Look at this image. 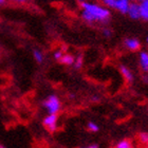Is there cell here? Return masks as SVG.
<instances>
[{
    "instance_id": "1",
    "label": "cell",
    "mask_w": 148,
    "mask_h": 148,
    "mask_svg": "<svg viewBox=\"0 0 148 148\" xmlns=\"http://www.w3.org/2000/svg\"><path fill=\"white\" fill-rule=\"evenodd\" d=\"M82 5L80 16L84 21L88 23L94 22H107L110 18V11L104 6L86 1Z\"/></svg>"
},
{
    "instance_id": "2",
    "label": "cell",
    "mask_w": 148,
    "mask_h": 148,
    "mask_svg": "<svg viewBox=\"0 0 148 148\" xmlns=\"http://www.w3.org/2000/svg\"><path fill=\"white\" fill-rule=\"evenodd\" d=\"M43 108L46 109L48 113H55L57 114L62 109V103L60 99H58V96L55 94L48 96L45 101L42 102Z\"/></svg>"
},
{
    "instance_id": "3",
    "label": "cell",
    "mask_w": 148,
    "mask_h": 148,
    "mask_svg": "<svg viewBox=\"0 0 148 148\" xmlns=\"http://www.w3.org/2000/svg\"><path fill=\"white\" fill-rule=\"evenodd\" d=\"M57 123H58V116L55 113H48V115L43 117L42 125L49 132L53 133L57 130Z\"/></svg>"
},
{
    "instance_id": "4",
    "label": "cell",
    "mask_w": 148,
    "mask_h": 148,
    "mask_svg": "<svg viewBox=\"0 0 148 148\" xmlns=\"http://www.w3.org/2000/svg\"><path fill=\"white\" fill-rule=\"evenodd\" d=\"M127 14L129 15L131 19H140L141 18V10H140V4L136 2H132L129 4Z\"/></svg>"
},
{
    "instance_id": "5",
    "label": "cell",
    "mask_w": 148,
    "mask_h": 148,
    "mask_svg": "<svg viewBox=\"0 0 148 148\" xmlns=\"http://www.w3.org/2000/svg\"><path fill=\"white\" fill-rule=\"evenodd\" d=\"M129 0H115V4H114V9L117 10L122 14H127L128 8H129Z\"/></svg>"
},
{
    "instance_id": "6",
    "label": "cell",
    "mask_w": 148,
    "mask_h": 148,
    "mask_svg": "<svg viewBox=\"0 0 148 148\" xmlns=\"http://www.w3.org/2000/svg\"><path fill=\"white\" fill-rule=\"evenodd\" d=\"M125 46H126L127 49H129L130 51H136V50L140 49V41L136 38H127L125 39Z\"/></svg>"
},
{
    "instance_id": "7",
    "label": "cell",
    "mask_w": 148,
    "mask_h": 148,
    "mask_svg": "<svg viewBox=\"0 0 148 148\" xmlns=\"http://www.w3.org/2000/svg\"><path fill=\"white\" fill-rule=\"evenodd\" d=\"M140 66L143 71L148 73V52H142L140 54Z\"/></svg>"
},
{
    "instance_id": "8",
    "label": "cell",
    "mask_w": 148,
    "mask_h": 148,
    "mask_svg": "<svg viewBox=\"0 0 148 148\" xmlns=\"http://www.w3.org/2000/svg\"><path fill=\"white\" fill-rule=\"evenodd\" d=\"M140 10H141V18L148 21V0H142L140 3Z\"/></svg>"
},
{
    "instance_id": "9",
    "label": "cell",
    "mask_w": 148,
    "mask_h": 148,
    "mask_svg": "<svg viewBox=\"0 0 148 148\" xmlns=\"http://www.w3.org/2000/svg\"><path fill=\"white\" fill-rule=\"evenodd\" d=\"M74 59H75V57L71 54H64L62 56V58L59 59V62H62V65L66 66H72L74 62Z\"/></svg>"
},
{
    "instance_id": "10",
    "label": "cell",
    "mask_w": 148,
    "mask_h": 148,
    "mask_svg": "<svg viewBox=\"0 0 148 148\" xmlns=\"http://www.w3.org/2000/svg\"><path fill=\"white\" fill-rule=\"evenodd\" d=\"M33 58L34 60L37 62V64H41L43 62V59H45V54L42 53V51L39 49H34L33 50Z\"/></svg>"
},
{
    "instance_id": "11",
    "label": "cell",
    "mask_w": 148,
    "mask_h": 148,
    "mask_svg": "<svg viewBox=\"0 0 148 148\" xmlns=\"http://www.w3.org/2000/svg\"><path fill=\"white\" fill-rule=\"evenodd\" d=\"M120 70H121V73L123 74V76L126 78L127 82H131V80L133 79V74L131 73V71H130L127 67H125V66H121Z\"/></svg>"
},
{
    "instance_id": "12",
    "label": "cell",
    "mask_w": 148,
    "mask_h": 148,
    "mask_svg": "<svg viewBox=\"0 0 148 148\" xmlns=\"http://www.w3.org/2000/svg\"><path fill=\"white\" fill-rule=\"evenodd\" d=\"M132 147L131 145V142L128 141V140H122L116 144V148H130Z\"/></svg>"
},
{
    "instance_id": "13",
    "label": "cell",
    "mask_w": 148,
    "mask_h": 148,
    "mask_svg": "<svg viewBox=\"0 0 148 148\" xmlns=\"http://www.w3.org/2000/svg\"><path fill=\"white\" fill-rule=\"evenodd\" d=\"M83 64H84V59H83V56L79 55L78 57H76V58L74 59V68L75 69H80L82 67H83Z\"/></svg>"
},
{
    "instance_id": "14",
    "label": "cell",
    "mask_w": 148,
    "mask_h": 148,
    "mask_svg": "<svg viewBox=\"0 0 148 148\" xmlns=\"http://www.w3.org/2000/svg\"><path fill=\"white\" fill-rule=\"evenodd\" d=\"M87 129L89 130V131H91V132H97V131L99 130V128L95 123L89 122V123L87 124Z\"/></svg>"
},
{
    "instance_id": "15",
    "label": "cell",
    "mask_w": 148,
    "mask_h": 148,
    "mask_svg": "<svg viewBox=\"0 0 148 148\" xmlns=\"http://www.w3.org/2000/svg\"><path fill=\"white\" fill-rule=\"evenodd\" d=\"M64 55V52H62V50H56L55 52L53 53V56H54V59L55 60H58L59 62V59L62 58V56Z\"/></svg>"
},
{
    "instance_id": "16",
    "label": "cell",
    "mask_w": 148,
    "mask_h": 148,
    "mask_svg": "<svg viewBox=\"0 0 148 148\" xmlns=\"http://www.w3.org/2000/svg\"><path fill=\"white\" fill-rule=\"evenodd\" d=\"M103 2L106 6H108L110 9H114V4H115V0H103Z\"/></svg>"
},
{
    "instance_id": "17",
    "label": "cell",
    "mask_w": 148,
    "mask_h": 148,
    "mask_svg": "<svg viewBox=\"0 0 148 148\" xmlns=\"http://www.w3.org/2000/svg\"><path fill=\"white\" fill-rule=\"evenodd\" d=\"M140 140L144 144H148V133H142L140 134Z\"/></svg>"
},
{
    "instance_id": "18",
    "label": "cell",
    "mask_w": 148,
    "mask_h": 148,
    "mask_svg": "<svg viewBox=\"0 0 148 148\" xmlns=\"http://www.w3.org/2000/svg\"><path fill=\"white\" fill-rule=\"evenodd\" d=\"M103 35H104L105 37H110L111 35H112V32H111V30H109V29H104Z\"/></svg>"
},
{
    "instance_id": "19",
    "label": "cell",
    "mask_w": 148,
    "mask_h": 148,
    "mask_svg": "<svg viewBox=\"0 0 148 148\" xmlns=\"http://www.w3.org/2000/svg\"><path fill=\"white\" fill-rule=\"evenodd\" d=\"M11 1H13V2H15V3H18V4H23L27 0H11Z\"/></svg>"
},
{
    "instance_id": "20",
    "label": "cell",
    "mask_w": 148,
    "mask_h": 148,
    "mask_svg": "<svg viewBox=\"0 0 148 148\" xmlns=\"http://www.w3.org/2000/svg\"><path fill=\"white\" fill-rule=\"evenodd\" d=\"M88 147H89V148H99V146L97 145V144H91V145H89Z\"/></svg>"
},
{
    "instance_id": "21",
    "label": "cell",
    "mask_w": 148,
    "mask_h": 148,
    "mask_svg": "<svg viewBox=\"0 0 148 148\" xmlns=\"http://www.w3.org/2000/svg\"><path fill=\"white\" fill-rule=\"evenodd\" d=\"M86 1H88V0H77V2L79 3V4H83V3H85Z\"/></svg>"
},
{
    "instance_id": "22",
    "label": "cell",
    "mask_w": 148,
    "mask_h": 148,
    "mask_svg": "<svg viewBox=\"0 0 148 148\" xmlns=\"http://www.w3.org/2000/svg\"><path fill=\"white\" fill-rule=\"evenodd\" d=\"M5 2H6V0H0V6L3 5V4H4Z\"/></svg>"
},
{
    "instance_id": "23",
    "label": "cell",
    "mask_w": 148,
    "mask_h": 148,
    "mask_svg": "<svg viewBox=\"0 0 148 148\" xmlns=\"http://www.w3.org/2000/svg\"><path fill=\"white\" fill-rule=\"evenodd\" d=\"M146 41H147V43H148V37H147V39H146Z\"/></svg>"
},
{
    "instance_id": "24",
    "label": "cell",
    "mask_w": 148,
    "mask_h": 148,
    "mask_svg": "<svg viewBox=\"0 0 148 148\" xmlns=\"http://www.w3.org/2000/svg\"><path fill=\"white\" fill-rule=\"evenodd\" d=\"M147 78H148V76H147ZM146 82H148V79H146Z\"/></svg>"
},
{
    "instance_id": "25",
    "label": "cell",
    "mask_w": 148,
    "mask_h": 148,
    "mask_svg": "<svg viewBox=\"0 0 148 148\" xmlns=\"http://www.w3.org/2000/svg\"><path fill=\"white\" fill-rule=\"evenodd\" d=\"M133 1H136V0H133Z\"/></svg>"
},
{
    "instance_id": "26",
    "label": "cell",
    "mask_w": 148,
    "mask_h": 148,
    "mask_svg": "<svg viewBox=\"0 0 148 148\" xmlns=\"http://www.w3.org/2000/svg\"><path fill=\"white\" fill-rule=\"evenodd\" d=\"M141 1H142V0H141Z\"/></svg>"
}]
</instances>
